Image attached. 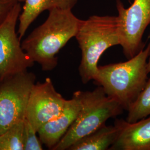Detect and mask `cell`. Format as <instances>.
I'll return each instance as SVG.
<instances>
[{
	"instance_id": "cell-4",
	"label": "cell",
	"mask_w": 150,
	"mask_h": 150,
	"mask_svg": "<svg viewBox=\"0 0 150 150\" xmlns=\"http://www.w3.org/2000/svg\"><path fill=\"white\" fill-rule=\"evenodd\" d=\"M81 103L80 113L69 129L53 150H69L81 139L105 125L109 118L122 112L123 107L108 96L101 86L93 91H77Z\"/></svg>"
},
{
	"instance_id": "cell-18",
	"label": "cell",
	"mask_w": 150,
	"mask_h": 150,
	"mask_svg": "<svg viewBox=\"0 0 150 150\" xmlns=\"http://www.w3.org/2000/svg\"><path fill=\"white\" fill-rule=\"evenodd\" d=\"M20 1V2H24L25 1V0H19Z\"/></svg>"
},
{
	"instance_id": "cell-7",
	"label": "cell",
	"mask_w": 150,
	"mask_h": 150,
	"mask_svg": "<svg viewBox=\"0 0 150 150\" xmlns=\"http://www.w3.org/2000/svg\"><path fill=\"white\" fill-rule=\"evenodd\" d=\"M116 7L120 18V45L129 59L144 48L142 38L150 23V0H134L127 8L117 0Z\"/></svg>"
},
{
	"instance_id": "cell-6",
	"label": "cell",
	"mask_w": 150,
	"mask_h": 150,
	"mask_svg": "<svg viewBox=\"0 0 150 150\" xmlns=\"http://www.w3.org/2000/svg\"><path fill=\"white\" fill-rule=\"evenodd\" d=\"M21 11L19 2L0 23V79L27 71L35 64L22 48L16 31Z\"/></svg>"
},
{
	"instance_id": "cell-17",
	"label": "cell",
	"mask_w": 150,
	"mask_h": 150,
	"mask_svg": "<svg viewBox=\"0 0 150 150\" xmlns=\"http://www.w3.org/2000/svg\"><path fill=\"white\" fill-rule=\"evenodd\" d=\"M147 71L149 74L150 73V56L149 58V60L147 61Z\"/></svg>"
},
{
	"instance_id": "cell-1",
	"label": "cell",
	"mask_w": 150,
	"mask_h": 150,
	"mask_svg": "<svg viewBox=\"0 0 150 150\" xmlns=\"http://www.w3.org/2000/svg\"><path fill=\"white\" fill-rule=\"evenodd\" d=\"M48 11L46 20L21 43L24 51L45 71L56 68L57 54L72 38H75L82 21L71 9L53 8Z\"/></svg>"
},
{
	"instance_id": "cell-8",
	"label": "cell",
	"mask_w": 150,
	"mask_h": 150,
	"mask_svg": "<svg viewBox=\"0 0 150 150\" xmlns=\"http://www.w3.org/2000/svg\"><path fill=\"white\" fill-rule=\"evenodd\" d=\"M66 100L47 78L33 85L27 102L25 118L38 132L44 125L57 117L64 108Z\"/></svg>"
},
{
	"instance_id": "cell-10",
	"label": "cell",
	"mask_w": 150,
	"mask_h": 150,
	"mask_svg": "<svg viewBox=\"0 0 150 150\" xmlns=\"http://www.w3.org/2000/svg\"><path fill=\"white\" fill-rule=\"evenodd\" d=\"M120 131L111 150H150V116L134 122L115 121Z\"/></svg>"
},
{
	"instance_id": "cell-15",
	"label": "cell",
	"mask_w": 150,
	"mask_h": 150,
	"mask_svg": "<svg viewBox=\"0 0 150 150\" xmlns=\"http://www.w3.org/2000/svg\"><path fill=\"white\" fill-rule=\"evenodd\" d=\"M38 132L32 125L25 119L23 131V150H43L42 143L37 136Z\"/></svg>"
},
{
	"instance_id": "cell-5",
	"label": "cell",
	"mask_w": 150,
	"mask_h": 150,
	"mask_svg": "<svg viewBox=\"0 0 150 150\" xmlns=\"http://www.w3.org/2000/svg\"><path fill=\"white\" fill-rule=\"evenodd\" d=\"M36 79L28 71L0 79V134L25 119L29 96Z\"/></svg>"
},
{
	"instance_id": "cell-11",
	"label": "cell",
	"mask_w": 150,
	"mask_h": 150,
	"mask_svg": "<svg viewBox=\"0 0 150 150\" xmlns=\"http://www.w3.org/2000/svg\"><path fill=\"white\" fill-rule=\"evenodd\" d=\"M79 0H25L24 5L19 16L17 33L20 40L27 29L42 12L53 8L71 9Z\"/></svg>"
},
{
	"instance_id": "cell-14",
	"label": "cell",
	"mask_w": 150,
	"mask_h": 150,
	"mask_svg": "<svg viewBox=\"0 0 150 150\" xmlns=\"http://www.w3.org/2000/svg\"><path fill=\"white\" fill-rule=\"evenodd\" d=\"M24 122H17L0 134V150H23Z\"/></svg>"
},
{
	"instance_id": "cell-2",
	"label": "cell",
	"mask_w": 150,
	"mask_h": 150,
	"mask_svg": "<svg viewBox=\"0 0 150 150\" xmlns=\"http://www.w3.org/2000/svg\"><path fill=\"white\" fill-rule=\"evenodd\" d=\"M150 56V42L146 48L125 62L98 66L93 80L127 110L146 84Z\"/></svg>"
},
{
	"instance_id": "cell-9",
	"label": "cell",
	"mask_w": 150,
	"mask_h": 150,
	"mask_svg": "<svg viewBox=\"0 0 150 150\" xmlns=\"http://www.w3.org/2000/svg\"><path fill=\"white\" fill-rule=\"evenodd\" d=\"M80 109V101L75 92L72 98L67 100L59 116L44 125L38 131L42 143L49 149L53 150L74 122Z\"/></svg>"
},
{
	"instance_id": "cell-13",
	"label": "cell",
	"mask_w": 150,
	"mask_h": 150,
	"mask_svg": "<svg viewBox=\"0 0 150 150\" xmlns=\"http://www.w3.org/2000/svg\"><path fill=\"white\" fill-rule=\"evenodd\" d=\"M126 121L134 122L150 116V78L147 80L144 89L127 110Z\"/></svg>"
},
{
	"instance_id": "cell-16",
	"label": "cell",
	"mask_w": 150,
	"mask_h": 150,
	"mask_svg": "<svg viewBox=\"0 0 150 150\" xmlns=\"http://www.w3.org/2000/svg\"><path fill=\"white\" fill-rule=\"evenodd\" d=\"M19 0H0V23L3 21Z\"/></svg>"
},
{
	"instance_id": "cell-3",
	"label": "cell",
	"mask_w": 150,
	"mask_h": 150,
	"mask_svg": "<svg viewBox=\"0 0 150 150\" xmlns=\"http://www.w3.org/2000/svg\"><path fill=\"white\" fill-rule=\"evenodd\" d=\"M75 38L81 51L79 74L82 82L87 83L95 78L103 54L120 45V18L118 16H90L82 20Z\"/></svg>"
},
{
	"instance_id": "cell-12",
	"label": "cell",
	"mask_w": 150,
	"mask_h": 150,
	"mask_svg": "<svg viewBox=\"0 0 150 150\" xmlns=\"http://www.w3.org/2000/svg\"><path fill=\"white\" fill-rule=\"evenodd\" d=\"M120 131V127L116 123L109 126L105 124L76 142L69 150H110L117 139Z\"/></svg>"
}]
</instances>
